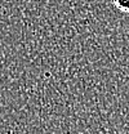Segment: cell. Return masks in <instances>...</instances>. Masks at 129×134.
<instances>
[{
    "instance_id": "6da1fadb",
    "label": "cell",
    "mask_w": 129,
    "mask_h": 134,
    "mask_svg": "<svg viewBox=\"0 0 129 134\" xmlns=\"http://www.w3.org/2000/svg\"><path fill=\"white\" fill-rule=\"evenodd\" d=\"M112 5L121 13H129V0H111Z\"/></svg>"
}]
</instances>
